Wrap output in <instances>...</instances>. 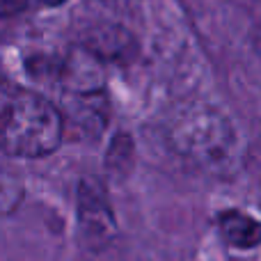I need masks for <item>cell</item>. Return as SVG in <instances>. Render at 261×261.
<instances>
[{
    "mask_svg": "<svg viewBox=\"0 0 261 261\" xmlns=\"http://www.w3.org/2000/svg\"><path fill=\"white\" fill-rule=\"evenodd\" d=\"M62 140V115L41 94L0 78V149L18 158H41Z\"/></svg>",
    "mask_w": 261,
    "mask_h": 261,
    "instance_id": "1",
    "label": "cell"
},
{
    "mask_svg": "<svg viewBox=\"0 0 261 261\" xmlns=\"http://www.w3.org/2000/svg\"><path fill=\"white\" fill-rule=\"evenodd\" d=\"M81 222L83 231L90 236L92 241H106L115 234V220L110 213L108 199L101 193V188H96V184H83L81 186Z\"/></svg>",
    "mask_w": 261,
    "mask_h": 261,
    "instance_id": "2",
    "label": "cell"
},
{
    "mask_svg": "<svg viewBox=\"0 0 261 261\" xmlns=\"http://www.w3.org/2000/svg\"><path fill=\"white\" fill-rule=\"evenodd\" d=\"M220 231L225 236V241L229 245L239 250H252L259 245L261 231H259V222L254 218H250L248 213L241 211H227L220 216Z\"/></svg>",
    "mask_w": 261,
    "mask_h": 261,
    "instance_id": "3",
    "label": "cell"
},
{
    "mask_svg": "<svg viewBox=\"0 0 261 261\" xmlns=\"http://www.w3.org/2000/svg\"><path fill=\"white\" fill-rule=\"evenodd\" d=\"M23 197L21 181L12 176L9 172L0 170V213H9L16 208V204Z\"/></svg>",
    "mask_w": 261,
    "mask_h": 261,
    "instance_id": "4",
    "label": "cell"
},
{
    "mask_svg": "<svg viewBox=\"0 0 261 261\" xmlns=\"http://www.w3.org/2000/svg\"><path fill=\"white\" fill-rule=\"evenodd\" d=\"M28 0H0V18L7 16H16L25 9Z\"/></svg>",
    "mask_w": 261,
    "mask_h": 261,
    "instance_id": "5",
    "label": "cell"
},
{
    "mask_svg": "<svg viewBox=\"0 0 261 261\" xmlns=\"http://www.w3.org/2000/svg\"><path fill=\"white\" fill-rule=\"evenodd\" d=\"M41 3H46V5H62L64 0H41Z\"/></svg>",
    "mask_w": 261,
    "mask_h": 261,
    "instance_id": "6",
    "label": "cell"
}]
</instances>
